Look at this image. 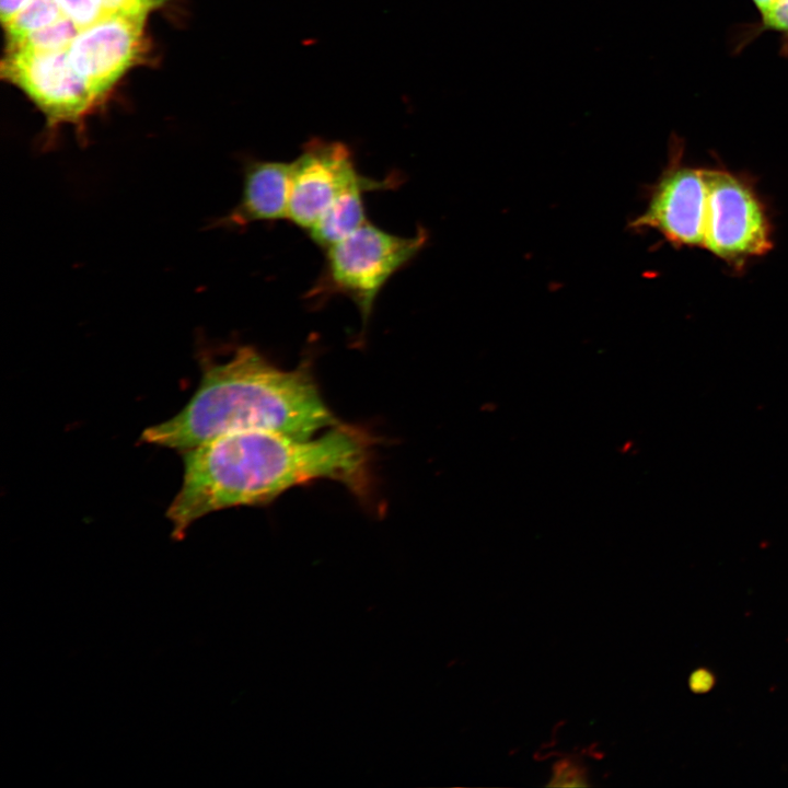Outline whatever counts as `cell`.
Instances as JSON below:
<instances>
[{"label":"cell","instance_id":"obj_15","mask_svg":"<svg viewBox=\"0 0 788 788\" xmlns=\"http://www.w3.org/2000/svg\"><path fill=\"white\" fill-rule=\"evenodd\" d=\"M104 13L147 16L163 0H99Z\"/></svg>","mask_w":788,"mask_h":788},{"label":"cell","instance_id":"obj_10","mask_svg":"<svg viewBox=\"0 0 788 788\" xmlns=\"http://www.w3.org/2000/svg\"><path fill=\"white\" fill-rule=\"evenodd\" d=\"M370 192L375 190L359 186L340 195L306 232L309 237L325 250L361 228L369 221L363 196Z\"/></svg>","mask_w":788,"mask_h":788},{"label":"cell","instance_id":"obj_17","mask_svg":"<svg viewBox=\"0 0 788 788\" xmlns=\"http://www.w3.org/2000/svg\"><path fill=\"white\" fill-rule=\"evenodd\" d=\"M716 683V674L705 667L692 671L687 680L688 688L694 694H706L715 687Z\"/></svg>","mask_w":788,"mask_h":788},{"label":"cell","instance_id":"obj_5","mask_svg":"<svg viewBox=\"0 0 788 788\" xmlns=\"http://www.w3.org/2000/svg\"><path fill=\"white\" fill-rule=\"evenodd\" d=\"M403 182L392 173L376 179L359 172L352 150L345 142L312 138L291 162L288 221L308 232L344 193L359 186L394 189Z\"/></svg>","mask_w":788,"mask_h":788},{"label":"cell","instance_id":"obj_9","mask_svg":"<svg viewBox=\"0 0 788 788\" xmlns=\"http://www.w3.org/2000/svg\"><path fill=\"white\" fill-rule=\"evenodd\" d=\"M291 162L247 159L239 202L213 227L239 229L288 219Z\"/></svg>","mask_w":788,"mask_h":788},{"label":"cell","instance_id":"obj_2","mask_svg":"<svg viewBox=\"0 0 788 788\" xmlns=\"http://www.w3.org/2000/svg\"><path fill=\"white\" fill-rule=\"evenodd\" d=\"M339 424L306 361L285 370L256 348L239 346L228 360H204L192 398L172 418L144 429L141 441L184 452L231 433L309 439Z\"/></svg>","mask_w":788,"mask_h":788},{"label":"cell","instance_id":"obj_16","mask_svg":"<svg viewBox=\"0 0 788 788\" xmlns=\"http://www.w3.org/2000/svg\"><path fill=\"white\" fill-rule=\"evenodd\" d=\"M584 772L570 761H563L554 768L549 786H586Z\"/></svg>","mask_w":788,"mask_h":788},{"label":"cell","instance_id":"obj_18","mask_svg":"<svg viewBox=\"0 0 788 788\" xmlns=\"http://www.w3.org/2000/svg\"><path fill=\"white\" fill-rule=\"evenodd\" d=\"M32 0H0V13L2 23L5 24L13 15L24 8Z\"/></svg>","mask_w":788,"mask_h":788},{"label":"cell","instance_id":"obj_3","mask_svg":"<svg viewBox=\"0 0 788 788\" xmlns=\"http://www.w3.org/2000/svg\"><path fill=\"white\" fill-rule=\"evenodd\" d=\"M428 237L422 227L413 236H402L368 221L324 250L323 268L306 299L318 305L333 296H344L358 308L364 327L382 289L416 258Z\"/></svg>","mask_w":788,"mask_h":788},{"label":"cell","instance_id":"obj_4","mask_svg":"<svg viewBox=\"0 0 788 788\" xmlns=\"http://www.w3.org/2000/svg\"><path fill=\"white\" fill-rule=\"evenodd\" d=\"M707 188L703 247L737 271L767 254L773 225L753 178L728 169L706 167Z\"/></svg>","mask_w":788,"mask_h":788},{"label":"cell","instance_id":"obj_1","mask_svg":"<svg viewBox=\"0 0 788 788\" xmlns=\"http://www.w3.org/2000/svg\"><path fill=\"white\" fill-rule=\"evenodd\" d=\"M370 440L339 424L298 439L274 432L222 436L183 452L182 486L166 517L183 540L197 520L242 506H260L320 479L338 482L359 498L369 493Z\"/></svg>","mask_w":788,"mask_h":788},{"label":"cell","instance_id":"obj_8","mask_svg":"<svg viewBox=\"0 0 788 788\" xmlns=\"http://www.w3.org/2000/svg\"><path fill=\"white\" fill-rule=\"evenodd\" d=\"M144 19L108 14L79 32L70 44L71 66L99 97L138 60L143 47Z\"/></svg>","mask_w":788,"mask_h":788},{"label":"cell","instance_id":"obj_14","mask_svg":"<svg viewBox=\"0 0 788 788\" xmlns=\"http://www.w3.org/2000/svg\"><path fill=\"white\" fill-rule=\"evenodd\" d=\"M57 1L80 32L106 16L99 0Z\"/></svg>","mask_w":788,"mask_h":788},{"label":"cell","instance_id":"obj_7","mask_svg":"<svg viewBox=\"0 0 788 788\" xmlns=\"http://www.w3.org/2000/svg\"><path fill=\"white\" fill-rule=\"evenodd\" d=\"M1 74L28 95L45 114L50 127L62 123L79 124L100 99L71 66L68 48L8 47Z\"/></svg>","mask_w":788,"mask_h":788},{"label":"cell","instance_id":"obj_13","mask_svg":"<svg viewBox=\"0 0 788 788\" xmlns=\"http://www.w3.org/2000/svg\"><path fill=\"white\" fill-rule=\"evenodd\" d=\"M76 24L68 18L37 30L8 47H22L36 50H59L69 48L79 34Z\"/></svg>","mask_w":788,"mask_h":788},{"label":"cell","instance_id":"obj_6","mask_svg":"<svg viewBox=\"0 0 788 788\" xmlns=\"http://www.w3.org/2000/svg\"><path fill=\"white\" fill-rule=\"evenodd\" d=\"M684 141L670 139L669 159L657 181L647 188V206L628 228L654 230L674 247H703L707 188L704 169L683 160Z\"/></svg>","mask_w":788,"mask_h":788},{"label":"cell","instance_id":"obj_11","mask_svg":"<svg viewBox=\"0 0 788 788\" xmlns=\"http://www.w3.org/2000/svg\"><path fill=\"white\" fill-rule=\"evenodd\" d=\"M760 19L739 26L731 40L732 51L739 54L764 32L780 35L779 53L788 58V0H752Z\"/></svg>","mask_w":788,"mask_h":788},{"label":"cell","instance_id":"obj_12","mask_svg":"<svg viewBox=\"0 0 788 788\" xmlns=\"http://www.w3.org/2000/svg\"><path fill=\"white\" fill-rule=\"evenodd\" d=\"M66 16L57 0H32L4 24L8 44L19 42Z\"/></svg>","mask_w":788,"mask_h":788}]
</instances>
